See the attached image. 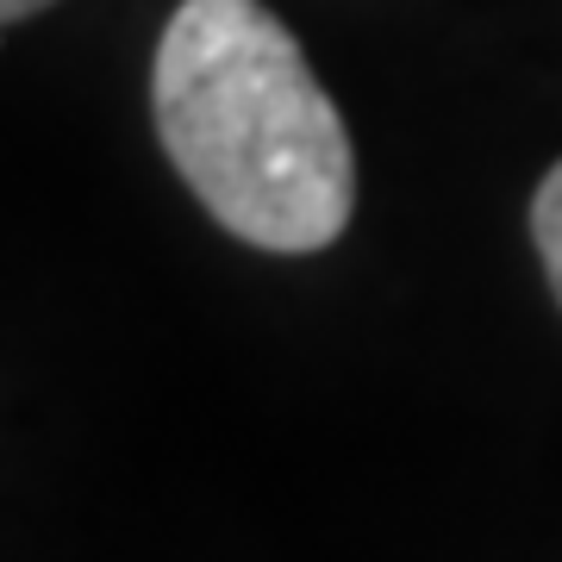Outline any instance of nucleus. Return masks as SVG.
<instances>
[{
	"instance_id": "obj_2",
	"label": "nucleus",
	"mask_w": 562,
	"mask_h": 562,
	"mask_svg": "<svg viewBox=\"0 0 562 562\" xmlns=\"http://www.w3.org/2000/svg\"><path fill=\"white\" fill-rule=\"evenodd\" d=\"M531 244H538L550 294L562 301V162L538 181V194H531Z\"/></svg>"
},
{
	"instance_id": "obj_1",
	"label": "nucleus",
	"mask_w": 562,
	"mask_h": 562,
	"mask_svg": "<svg viewBox=\"0 0 562 562\" xmlns=\"http://www.w3.org/2000/svg\"><path fill=\"white\" fill-rule=\"evenodd\" d=\"M157 138L232 238L306 257L344 238L357 150L301 38L262 0H181L150 63Z\"/></svg>"
},
{
	"instance_id": "obj_3",
	"label": "nucleus",
	"mask_w": 562,
	"mask_h": 562,
	"mask_svg": "<svg viewBox=\"0 0 562 562\" xmlns=\"http://www.w3.org/2000/svg\"><path fill=\"white\" fill-rule=\"evenodd\" d=\"M44 7H57V0H0V25L32 20V13H44Z\"/></svg>"
}]
</instances>
